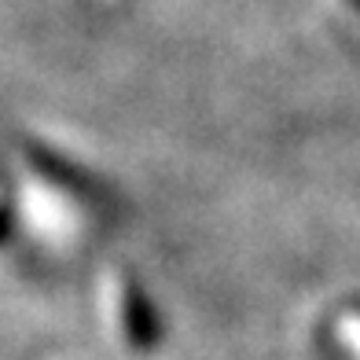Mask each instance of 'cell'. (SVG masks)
<instances>
[{"label": "cell", "instance_id": "6da1fadb", "mask_svg": "<svg viewBox=\"0 0 360 360\" xmlns=\"http://www.w3.org/2000/svg\"><path fill=\"white\" fill-rule=\"evenodd\" d=\"M110 214V191L85 166L34 136L15 143L8 173V236L22 228L37 250L81 254L107 232Z\"/></svg>", "mask_w": 360, "mask_h": 360}, {"label": "cell", "instance_id": "7a4b0ae2", "mask_svg": "<svg viewBox=\"0 0 360 360\" xmlns=\"http://www.w3.org/2000/svg\"><path fill=\"white\" fill-rule=\"evenodd\" d=\"M100 320L107 327L110 346L129 360L155 356L166 342V320L155 302L151 287L143 283V276L125 265V261H110L100 276Z\"/></svg>", "mask_w": 360, "mask_h": 360}, {"label": "cell", "instance_id": "3957f363", "mask_svg": "<svg viewBox=\"0 0 360 360\" xmlns=\"http://www.w3.org/2000/svg\"><path fill=\"white\" fill-rule=\"evenodd\" d=\"M331 338L346 360H360V302H346L331 316Z\"/></svg>", "mask_w": 360, "mask_h": 360}, {"label": "cell", "instance_id": "277c9868", "mask_svg": "<svg viewBox=\"0 0 360 360\" xmlns=\"http://www.w3.org/2000/svg\"><path fill=\"white\" fill-rule=\"evenodd\" d=\"M331 4H335L342 15H346L349 22H356V26H360V0H331Z\"/></svg>", "mask_w": 360, "mask_h": 360}]
</instances>
